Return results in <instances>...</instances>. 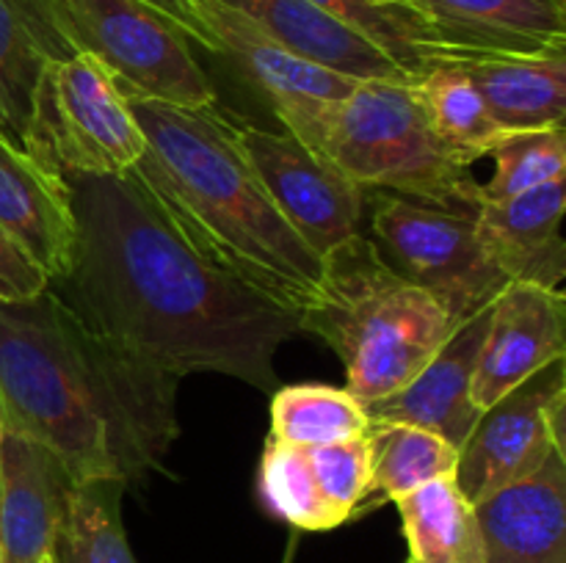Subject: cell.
Instances as JSON below:
<instances>
[{
  "label": "cell",
  "instance_id": "17",
  "mask_svg": "<svg viewBox=\"0 0 566 563\" xmlns=\"http://www.w3.org/2000/svg\"><path fill=\"white\" fill-rule=\"evenodd\" d=\"M564 208V180L545 182L509 199H481L475 210L481 237L509 282H536L562 290L566 276Z\"/></svg>",
  "mask_w": 566,
  "mask_h": 563
},
{
  "label": "cell",
  "instance_id": "27",
  "mask_svg": "<svg viewBox=\"0 0 566 563\" xmlns=\"http://www.w3.org/2000/svg\"><path fill=\"white\" fill-rule=\"evenodd\" d=\"M370 428L365 406L329 384L276 386L271 397V439L296 447L357 439Z\"/></svg>",
  "mask_w": 566,
  "mask_h": 563
},
{
  "label": "cell",
  "instance_id": "19",
  "mask_svg": "<svg viewBox=\"0 0 566 563\" xmlns=\"http://www.w3.org/2000/svg\"><path fill=\"white\" fill-rule=\"evenodd\" d=\"M457 66L468 72L503 130L564 127L566 50H492Z\"/></svg>",
  "mask_w": 566,
  "mask_h": 563
},
{
  "label": "cell",
  "instance_id": "11",
  "mask_svg": "<svg viewBox=\"0 0 566 563\" xmlns=\"http://www.w3.org/2000/svg\"><path fill=\"white\" fill-rule=\"evenodd\" d=\"M235 141L282 219L318 257L357 235L368 213V188L287 130L235 125Z\"/></svg>",
  "mask_w": 566,
  "mask_h": 563
},
{
  "label": "cell",
  "instance_id": "34",
  "mask_svg": "<svg viewBox=\"0 0 566 563\" xmlns=\"http://www.w3.org/2000/svg\"><path fill=\"white\" fill-rule=\"evenodd\" d=\"M285 563H291V552H287V557H285Z\"/></svg>",
  "mask_w": 566,
  "mask_h": 563
},
{
  "label": "cell",
  "instance_id": "20",
  "mask_svg": "<svg viewBox=\"0 0 566 563\" xmlns=\"http://www.w3.org/2000/svg\"><path fill=\"white\" fill-rule=\"evenodd\" d=\"M468 53L566 50V0H409Z\"/></svg>",
  "mask_w": 566,
  "mask_h": 563
},
{
  "label": "cell",
  "instance_id": "21",
  "mask_svg": "<svg viewBox=\"0 0 566 563\" xmlns=\"http://www.w3.org/2000/svg\"><path fill=\"white\" fill-rule=\"evenodd\" d=\"M70 55L48 0H0V130L22 149L44 70Z\"/></svg>",
  "mask_w": 566,
  "mask_h": 563
},
{
  "label": "cell",
  "instance_id": "3",
  "mask_svg": "<svg viewBox=\"0 0 566 563\" xmlns=\"http://www.w3.org/2000/svg\"><path fill=\"white\" fill-rule=\"evenodd\" d=\"M125 94L147 149L127 174L210 263L302 318L318 298L321 257L282 219L216 105L180 108Z\"/></svg>",
  "mask_w": 566,
  "mask_h": 563
},
{
  "label": "cell",
  "instance_id": "18",
  "mask_svg": "<svg viewBox=\"0 0 566 563\" xmlns=\"http://www.w3.org/2000/svg\"><path fill=\"white\" fill-rule=\"evenodd\" d=\"M304 59L357 81H418L370 39L310 0H221Z\"/></svg>",
  "mask_w": 566,
  "mask_h": 563
},
{
  "label": "cell",
  "instance_id": "29",
  "mask_svg": "<svg viewBox=\"0 0 566 563\" xmlns=\"http://www.w3.org/2000/svg\"><path fill=\"white\" fill-rule=\"evenodd\" d=\"M492 169L490 180L481 185L484 199H509L517 193L539 188L545 182L564 180L566 174V130L545 127V130H514L506 132L490 149Z\"/></svg>",
  "mask_w": 566,
  "mask_h": 563
},
{
  "label": "cell",
  "instance_id": "28",
  "mask_svg": "<svg viewBox=\"0 0 566 563\" xmlns=\"http://www.w3.org/2000/svg\"><path fill=\"white\" fill-rule=\"evenodd\" d=\"M260 495L276 517L285 519L296 530L318 533V530H335L343 524L321 495L304 447L285 445L269 436L263 461H260Z\"/></svg>",
  "mask_w": 566,
  "mask_h": 563
},
{
  "label": "cell",
  "instance_id": "22",
  "mask_svg": "<svg viewBox=\"0 0 566 563\" xmlns=\"http://www.w3.org/2000/svg\"><path fill=\"white\" fill-rule=\"evenodd\" d=\"M310 3L363 33L415 77L426 75L434 66H457L470 55H479L448 42L446 33L429 17L420 14L409 0H310Z\"/></svg>",
  "mask_w": 566,
  "mask_h": 563
},
{
  "label": "cell",
  "instance_id": "35",
  "mask_svg": "<svg viewBox=\"0 0 566 563\" xmlns=\"http://www.w3.org/2000/svg\"><path fill=\"white\" fill-rule=\"evenodd\" d=\"M0 439H3V425H0Z\"/></svg>",
  "mask_w": 566,
  "mask_h": 563
},
{
  "label": "cell",
  "instance_id": "10",
  "mask_svg": "<svg viewBox=\"0 0 566 563\" xmlns=\"http://www.w3.org/2000/svg\"><path fill=\"white\" fill-rule=\"evenodd\" d=\"M566 364H547L484 408L459 450L457 484L470 502L523 480L566 453Z\"/></svg>",
  "mask_w": 566,
  "mask_h": 563
},
{
  "label": "cell",
  "instance_id": "6",
  "mask_svg": "<svg viewBox=\"0 0 566 563\" xmlns=\"http://www.w3.org/2000/svg\"><path fill=\"white\" fill-rule=\"evenodd\" d=\"M374 243L403 279L429 293L462 326L492 307L509 276L481 237L475 210H453L390 191H370Z\"/></svg>",
  "mask_w": 566,
  "mask_h": 563
},
{
  "label": "cell",
  "instance_id": "12",
  "mask_svg": "<svg viewBox=\"0 0 566 563\" xmlns=\"http://www.w3.org/2000/svg\"><path fill=\"white\" fill-rule=\"evenodd\" d=\"M566 357V296L536 282H512L490 307L484 346L473 373L479 412Z\"/></svg>",
  "mask_w": 566,
  "mask_h": 563
},
{
  "label": "cell",
  "instance_id": "7",
  "mask_svg": "<svg viewBox=\"0 0 566 563\" xmlns=\"http://www.w3.org/2000/svg\"><path fill=\"white\" fill-rule=\"evenodd\" d=\"M72 53L97 59L122 92L180 108L216 105V88L180 25L144 0H48Z\"/></svg>",
  "mask_w": 566,
  "mask_h": 563
},
{
  "label": "cell",
  "instance_id": "24",
  "mask_svg": "<svg viewBox=\"0 0 566 563\" xmlns=\"http://www.w3.org/2000/svg\"><path fill=\"white\" fill-rule=\"evenodd\" d=\"M368 508L396 502L437 478H457L459 450L440 434L407 423H370Z\"/></svg>",
  "mask_w": 566,
  "mask_h": 563
},
{
  "label": "cell",
  "instance_id": "5",
  "mask_svg": "<svg viewBox=\"0 0 566 563\" xmlns=\"http://www.w3.org/2000/svg\"><path fill=\"white\" fill-rule=\"evenodd\" d=\"M368 191L479 210L484 191L431 130L415 81H359L332 114L318 149Z\"/></svg>",
  "mask_w": 566,
  "mask_h": 563
},
{
  "label": "cell",
  "instance_id": "14",
  "mask_svg": "<svg viewBox=\"0 0 566 563\" xmlns=\"http://www.w3.org/2000/svg\"><path fill=\"white\" fill-rule=\"evenodd\" d=\"M490 309L459 326L412 381L381 401L365 403L370 423H407L429 428L457 450L468 442L481 412L473 403V373L484 346Z\"/></svg>",
  "mask_w": 566,
  "mask_h": 563
},
{
  "label": "cell",
  "instance_id": "16",
  "mask_svg": "<svg viewBox=\"0 0 566 563\" xmlns=\"http://www.w3.org/2000/svg\"><path fill=\"white\" fill-rule=\"evenodd\" d=\"M473 508L484 563H566V453Z\"/></svg>",
  "mask_w": 566,
  "mask_h": 563
},
{
  "label": "cell",
  "instance_id": "26",
  "mask_svg": "<svg viewBox=\"0 0 566 563\" xmlns=\"http://www.w3.org/2000/svg\"><path fill=\"white\" fill-rule=\"evenodd\" d=\"M119 478H94L75 484L50 557L55 563H138L122 522Z\"/></svg>",
  "mask_w": 566,
  "mask_h": 563
},
{
  "label": "cell",
  "instance_id": "2",
  "mask_svg": "<svg viewBox=\"0 0 566 563\" xmlns=\"http://www.w3.org/2000/svg\"><path fill=\"white\" fill-rule=\"evenodd\" d=\"M177 379L94 331L53 287L0 301V425L59 456L75 484L144 480L177 431Z\"/></svg>",
  "mask_w": 566,
  "mask_h": 563
},
{
  "label": "cell",
  "instance_id": "25",
  "mask_svg": "<svg viewBox=\"0 0 566 563\" xmlns=\"http://www.w3.org/2000/svg\"><path fill=\"white\" fill-rule=\"evenodd\" d=\"M431 130L462 163L473 166L506 136L462 66H434L415 81Z\"/></svg>",
  "mask_w": 566,
  "mask_h": 563
},
{
  "label": "cell",
  "instance_id": "4",
  "mask_svg": "<svg viewBox=\"0 0 566 563\" xmlns=\"http://www.w3.org/2000/svg\"><path fill=\"white\" fill-rule=\"evenodd\" d=\"M302 329L346 368V390L374 403L401 390L457 331L446 309L387 265L363 232L321 257L318 298Z\"/></svg>",
  "mask_w": 566,
  "mask_h": 563
},
{
  "label": "cell",
  "instance_id": "15",
  "mask_svg": "<svg viewBox=\"0 0 566 563\" xmlns=\"http://www.w3.org/2000/svg\"><path fill=\"white\" fill-rule=\"evenodd\" d=\"M0 230L48 276L50 285L66 274L72 243H75L70 185L59 171L39 163L3 130H0Z\"/></svg>",
  "mask_w": 566,
  "mask_h": 563
},
{
  "label": "cell",
  "instance_id": "9",
  "mask_svg": "<svg viewBox=\"0 0 566 563\" xmlns=\"http://www.w3.org/2000/svg\"><path fill=\"white\" fill-rule=\"evenodd\" d=\"M191 6L216 53L227 55L260 88L291 136L318 152L332 114L357 88V77L304 59L221 0H191Z\"/></svg>",
  "mask_w": 566,
  "mask_h": 563
},
{
  "label": "cell",
  "instance_id": "23",
  "mask_svg": "<svg viewBox=\"0 0 566 563\" xmlns=\"http://www.w3.org/2000/svg\"><path fill=\"white\" fill-rule=\"evenodd\" d=\"M407 563H484V539L473 502L457 478H437L396 500Z\"/></svg>",
  "mask_w": 566,
  "mask_h": 563
},
{
  "label": "cell",
  "instance_id": "30",
  "mask_svg": "<svg viewBox=\"0 0 566 563\" xmlns=\"http://www.w3.org/2000/svg\"><path fill=\"white\" fill-rule=\"evenodd\" d=\"M313 467L315 484L329 502L332 511L346 524L348 519L368 511L370 495V453L368 439L329 442V445L304 447Z\"/></svg>",
  "mask_w": 566,
  "mask_h": 563
},
{
  "label": "cell",
  "instance_id": "32",
  "mask_svg": "<svg viewBox=\"0 0 566 563\" xmlns=\"http://www.w3.org/2000/svg\"><path fill=\"white\" fill-rule=\"evenodd\" d=\"M144 3L153 6V9H158L164 17H169L175 25H180L182 31L188 33V39H191V42L202 44L205 50L216 53L213 39H210L208 28H205L202 20H199V14H197V9L191 6V0H144Z\"/></svg>",
  "mask_w": 566,
  "mask_h": 563
},
{
  "label": "cell",
  "instance_id": "13",
  "mask_svg": "<svg viewBox=\"0 0 566 563\" xmlns=\"http://www.w3.org/2000/svg\"><path fill=\"white\" fill-rule=\"evenodd\" d=\"M75 480L39 442L0 439V563H42L53 552Z\"/></svg>",
  "mask_w": 566,
  "mask_h": 563
},
{
  "label": "cell",
  "instance_id": "33",
  "mask_svg": "<svg viewBox=\"0 0 566 563\" xmlns=\"http://www.w3.org/2000/svg\"><path fill=\"white\" fill-rule=\"evenodd\" d=\"M42 563H55V561H53V557H50V555H48V557H44V561H42Z\"/></svg>",
  "mask_w": 566,
  "mask_h": 563
},
{
  "label": "cell",
  "instance_id": "31",
  "mask_svg": "<svg viewBox=\"0 0 566 563\" xmlns=\"http://www.w3.org/2000/svg\"><path fill=\"white\" fill-rule=\"evenodd\" d=\"M48 285V276L20 252V246H17L3 230H0V301L33 298Z\"/></svg>",
  "mask_w": 566,
  "mask_h": 563
},
{
  "label": "cell",
  "instance_id": "1",
  "mask_svg": "<svg viewBox=\"0 0 566 563\" xmlns=\"http://www.w3.org/2000/svg\"><path fill=\"white\" fill-rule=\"evenodd\" d=\"M75 213L70 268L53 290L94 331L180 381L224 373L280 386L274 357L302 318L199 254L133 174L64 177Z\"/></svg>",
  "mask_w": 566,
  "mask_h": 563
},
{
  "label": "cell",
  "instance_id": "8",
  "mask_svg": "<svg viewBox=\"0 0 566 563\" xmlns=\"http://www.w3.org/2000/svg\"><path fill=\"white\" fill-rule=\"evenodd\" d=\"M147 149L119 83L97 59L53 61L33 94L25 152L61 177H122Z\"/></svg>",
  "mask_w": 566,
  "mask_h": 563
}]
</instances>
